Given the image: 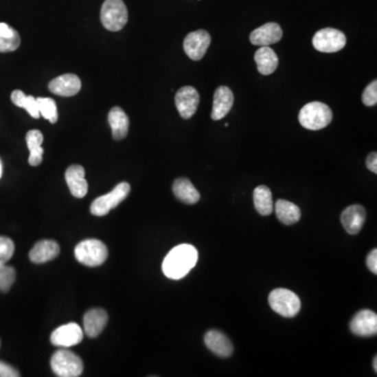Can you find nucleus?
Returning <instances> with one entry per match:
<instances>
[{"mask_svg": "<svg viewBox=\"0 0 377 377\" xmlns=\"http://www.w3.org/2000/svg\"><path fill=\"white\" fill-rule=\"evenodd\" d=\"M198 261V251L191 244H179L173 247L163 259V274L167 278L179 280L194 269Z\"/></svg>", "mask_w": 377, "mask_h": 377, "instance_id": "f257e3e1", "label": "nucleus"}, {"mask_svg": "<svg viewBox=\"0 0 377 377\" xmlns=\"http://www.w3.org/2000/svg\"><path fill=\"white\" fill-rule=\"evenodd\" d=\"M332 121V111L330 107L322 102H311L306 104L300 113L299 122L308 130H321Z\"/></svg>", "mask_w": 377, "mask_h": 377, "instance_id": "f03ea898", "label": "nucleus"}, {"mask_svg": "<svg viewBox=\"0 0 377 377\" xmlns=\"http://www.w3.org/2000/svg\"><path fill=\"white\" fill-rule=\"evenodd\" d=\"M76 259L85 266H100L107 260L108 249L98 239L81 241L75 249Z\"/></svg>", "mask_w": 377, "mask_h": 377, "instance_id": "7ed1b4c3", "label": "nucleus"}, {"mask_svg": "<svg viewBox=\"0 0 377 377\" xmlns=\"http://www.w3.org/2000/svg\"><path fill=\"white\" fill-rule=\"evenodd\" d=\"M269 302L271 309L284 318H293L300 312V298L289 289H274L269 293Z\"/></svg>", "mask_w": 377, "mask_h": 377, "instance_id": "20e7f679", "label": "nucleus"}, {"mask_svg": "<svg viewBox=\"0 0 377 377\" xmlns=\"http://www.w3.org/2000/svg\"><path fill=\"white\" fill-rule=\"evenodd\" d=\"M53 372L59 377H78L83 372V362L71 351L60 349L51 358Z\"/></svg>", "mask_w": 377, "mask_h": 377, "instance_id": "39448f33", "label": "nucleus"}, {"mask_svg": "<svg viewBox=\"0 0 377 377\" xmlns=\"http://www.w3.org/2000/svg\"><path fill=\"white\" fill-rule=\"evenodd\" d=\"M101 21L108 31H121L128 23V10L123 0H106L102 5Z\"/></svg>", "mask_w": 377, "mask_h": 377, "instance_id": "423d86ee", "label": "nucleus"}, {"mask_svg": "<svg viewBox=\"0 0 377 377\" xmlns=\"http://www.w3.org/2000/svg\"><path fill=\"white\" fill-rule=\"evenodd\" d=\"M130 193V185L128 183H121L111 192L98 197L91 205V214L95 216H105L111 209H115L122 201H125Z\"/></svg>", "mask_w": 377, "mask_h": 377, "instance_id": "0eeeda50", "label": "nucleus"}, {"mask_svg": "<svg viewBox=\"0 0 377 377\" xmlns=\"http://www.w3.org/2000/svg\"><path fill=\"white\" fill-rule=\"evenodd\" d=\"M346 36L332 27L320 30L312 38L313 47L321 53H336L346 45Z\"/></svg>", "mask_w": 377, "mask_h": 377, "instance_id": "6e6552de", "label": "nucleus"}, {"mask_svg": "<svg viewBox=\"0 0 377 377\" xmlns=\"http://www.w3.org/2000/svg\"><path fill=\"white\" fill-rule=\"evenodd\" d=\"M211 45V36L205 30L192 32L185 36L183 41V49L187 57L193 61L203 59Z\"/></svg>", "mask_w": 377, "mask_h": 377, "instance_id": "1a4fd4ad", "label": "nucleus"}, {"mask_svg": "<svg viewBox=\"0 0 377 377\" xmlns=\"http://www.w3.org/2000/svg\"><path fill=\"white\" fill-rule=\"evenodd\" d=\"M353 334L363 338H370L377 334V316L369 309H363L355 313L350 322Z\"/></svg>", "mask_w": 377, "mask_h": 377, "instance_id": "9d476101", "label": "nucleus"}, {"mask_svg": "<svg viewBox=\"0 0 377 377\" xmlns=\"http://www.w3.org/2000/svg\"><path fill=\"white\" fill-rule=\"evenodd\" d=\"M84 331L76 323L60 326L53 331L51 335V343L54 346L69 348L80 344L83 340Z\"/></svg>", "mask_w": 377, "mask_h": 377, "instance_id": "9b49d317", "label": "nucleus"}, {"mask_svg": "<svg viewBox=\"0 0 377 377\" xmlns=\"http://www.w3.org/2000/svg\"><path fill=\"white\" fill-rule=\"evenodd\" d=\"M199 93L194 87H183L175 95V105L183 119H189L196 113L199 105Z\"/></svg>", "mask_w": 377, "mask_h": 377, "instance_id": "f8f14e48", "label": "nucleus"}, {"mask_svg": "<svg viewBox=\"0 0 377 377\" xmlns=\"http://www.w3.org/2000/svg\"><path fill=\"white\" fill-rule=\"evenodd\" d=\"M283 32L280 25L276 23H269L251 32L249 36L251 45L258 47H269L276 45L282 39Z\"/></svg>", "mask_w": 377, "mask_h": 377, "instance_id": "ddd939ff", "label": "nucleus"}, {"mask_svg": "<svg viewBox=\"0 0 377 377\" xmlns=\"http://www.w3.org/2000/svg\"><path fill=\"white\" fill-rule=\"evenodd\" d=\"M49 89L60 97H73L81 91V80L73 73L59 76L49 82Z\"/></svg>", "mask_w": 377, "mask_h": 377, "instance_id": "4468645a", "label": "nucleus"}, {"mask_svg": "<svg viewBox=\"0 0 377 377\" xmlns=\"http://www.w3.org/2000/svg\"><path fill=\"white\" fill-rule=\"evenodd\" d=\"M341 221L348 234H358L366 221V209L361 205H350L344 209L341 216Z\"/></svg>", "mask_w": 377, "mask_h": 377, "instance_id": "2eb2a0df", "label": "nucleus"}, {"mask_svg": "<svg viewBox=\"0 0 377 377\" xmlns=\"http://www.w3.org/2000/svg\"><path fill=\"white\" fill-rule=\"evenodd\" d=\"M108 323V315L102 308L87 311L83 318L84 332L89 338H97Z\"/></svg>", "mask_w": 377, "mask_h": 377, "instance_id": "dca6fc26", "label": "nucleus"}, {"mask_svg": "<svg viewBox=\"0 0 377 377\" xmlns=\"http://www.w3.org/2000/svg\"><path fill=\"white\" fill-rule=\"evenodd\" d=\"M205 344L219 358H229L233 354L234 347L225 333L218 330H209L205 335Z\"/></svg>", "mask_w": 377, "mask_h": 377, "instance_id": "f3484780", "label": "nucleus"}, {"mask_svg": "<svg viewBox=\"0 0 377 377\" xmlns=\"http://www.w3.org/2000/svg\"><path fill=\"white\" fill-rule=\"evenodd\" d=\"M65 181L71 194L77 198H83L89 192V183L85 179V170L82 165H71L65 172Z\"/></svg>", "mask_w": 377, "mask_h": 377, "instance_id": "a211bd4d", "label": "nucleus"}, {"mask_svg": "<svg viewBox=\"0 0 377 377\" xmlns=\"http://www.w3.org/2000/svg\"><path fill=\"white\" fill-rule=\"evenodd\" d=\"M234 104V95L227 87H219L214 93L213 99L212 119L220 121L232 109Z\"/></svg>", "mask_w": 377, "mask_h": 377, "instance_id": "6ab92c4d", "label": "nucleus"}, {"mask_svg": "<svg viewBox=\"0 0 377 377\" xmlns=\"http://www.w3.org/2000/svg\"><path fill=\"white\" fill-rule=\"evenodd\" d=\"M59 254L60 247L56 241L42 240L36 243L30 251V260L36 264H41L54 260Z\"/></svg>", "mask_w": 377, "mask_h": 377, "instance_id": "aec40b11", "label": "nucleus"}, {"mask_svg": "<svg viewBox=\"0 0 377 377\" xmlns=\"http://www.w3.org/2000/svg\"><path fill=\"white\" fill-rule=\"evenodd\" d=\"M255 61L259 73L263 76L271 75L275 73L279 65V58L274 49L269 47H261L255 53Z\"/></svg>", "mask_w": 377, "mask_h": 377, "instance_id": "412c9836", "label": "nucleus"}, {"mask_svg": "<svg viewBox=\"0 0 377 377\" xmlns=\"http://www.w3.org/2000/svg\"><path fill=\"white\" fill-rule=\"evenodd\" d=\"M108 122L115 141L125 139L129 131V117L121 107H113L108 113Z\"/></svg>", "mask_w": 377, "mask_h": 377, "instance_id": "4be33fe9", "label": "nucleus"}, {"mask_svg": "<svg viewBox=\"0 0 377 377\" xmlns=\"http://www.w3.org/2000/svg\"><path fill=\"white\" fill-rule=\"evenodd\" d=\"M172 190L175 197L185 205H195L201 199L196 187L187 179H177L173 183Z\"/></svg>", "mask_w": 377, "mask_h": 377, "instance_id": "5701e85b", "label": "nucleus"}, {"mask_svg": "<svg viewBox=\"0 0 377 377\" xmlns=\"http://www.w3.org/2000/svg\"><path fill=\"white\" fill-rule=\"evenodd\" d=\"M277 217L283 225H291L299 222L301 219V209L298 205L290 201L279 199L274 205Z\"/></svg>", "mask_w": 377, "mask_h": 377, "instance_id": "b1692460", "label": "nucleus"}, {"mask_svg": "<svg viewBox=\"0 0 377 377\" xmlns=\"http://www.w3.org/2000/svg\"><path fill=\"white\" fill-rule=\"evenodd\" d=\"M25 139H27V148L30 150V165L37 167L42 163V157L45 153V150L41 147L43 135L39 130H30L27 133Z\"/></svg>", "mask_w": 377, "mask_h": 377, "instance_id": "393cba45", "label": "nucleus"}, {"mask_svg": "<svg viewBox=\"0 0 377 377\" xmlns=\"http://www.w3.org/2000/svg\"><path fill=\"white\" fill-rule=\"evenodd\" d=\"M254 205L257 212L262 216H269L274 211L273 194L266 185H259L254 190Z\"/></svg>", "mask_w": 377, "mask_h": 377, "instance_id": "a878e982", "label": "nucleus"}, {"mask_svg": "<svg viewBox=\"0 0 377 377\" xmlns=\"http://www.w3.org/2000/svg\"><path fill=\"white\" fill-rule=\"evenodd\" d=\"M19 33L7 23H0V53H10L20 47Z\"/></svg>", "mask_w": 377, "mask_h": 377, "instance_id": "bb28decb", "label": "nucleus"}, {"mask_svg": "<svg viewBox=\"0 0 377 377\" xmlns=\"http://www.w3.org/2000/svg\"><path fill=\"white\" fill-rule=\"evenodd\" d=\"M11 100L16 106L25 108L34 119H39L40 113L38 109L37 101L33 95H25L23 91H14L11 95Z\"/></svg>", "mask_w": 377, "mask_h": 377, "instance_id": "cd10ccee", "label": "nucleus"}, {"mask_svg": "<svg viewBox=\"0 0 377 377\" xmlns=\"http://www.w3.org/2000/svg\"><path fill=\"white\" fill-rule=\"evenodd\" d=\"M36 101H37L40 115L49 119L52 124L57 123L58 109L56 102L51 98H37Z\"/></svg>", "mask_w": 377, "mask_h": 377, "instance_id": "c85d7f7f", "label": "nucleus"}, {"mask_svg": "<svg viewBox=\"0 0 377 377\" xmlns=\"http://www.w3.org/2000/svg\"><path fill=\"white\" fill-rule=\"evenodd\" d=\"M16 280V271L14 267L0 265V291L8 293Z\"/></svg>", "mask_w": 377, "mask_h": 377, "instance_id": "c756f323", "label": "nucleus"}, {"mask_svg": "<svg viewBox=\"0 0 377 377\" xmlns=\"http://www.w3.org/2000/svg\"><path fill=\"white\" fill-rule=\"evenodd\" d=\"M15 251V244L12 239L0 236V265L7 264Z\"/></svg>", "mask_w": 377, "mask_h": 377, "instance_id": "7c9ffc66", "label": "nucleus"}, {"mask_svg": "<svg viewBox=\"0 0 377 377\" xmlns=\"http://www.w3.org/2000/svg\"><path fill=\"white\" fill-rule=\"evenodd\" d=\"M363 103L366 106H375L377 104V81L371 82L363 93Z\"/></svg>", "mask_w": 377, "mask_h": 377, "instance_id": "2f4dec72", "label": "nucleus"}, {"mask_svg": "<svg viewBox=\"0 0 377 377\" xmlns=\"http://www.w3.org/2000/svg\"><path fill=\"white\" fill-rule=\"evenodd\" d=\"M20 373L17 369L7 363L0 362V377H19Z\"/></svg>", "mask_w": 377, "mask_h": 377, "instance_id": "473e14b6", "label": "nucleus"}, {"mask_svg": "<svg viewBox=\"0 0 377 377\" xmlns=\"http://www.w3.org/2000/svg\"><path fill=\"white\" fill-rule=\"evenodd\" d=\"M367 266L370 269L371 273L377 274V249H374L370 251V254L367 257Z\"/></svg>", "mask_w": 377, "mask_h": 377, "instance_id": "72a5a7b5", "label": "nucleus"}, {"mask_svg": "<svg viewBox=\"0 0 377 377\" xmlns=\"http://www.w3.org/2000/svg\"><path fill=\"white\" fill-rule=\"evenodd\" d=\"M367 168L371 172L376 174L377 173V155L376 152H371L369 157H367Z\"/></svg>", "mask_w": 377, "mask_h": 377, "instance_id": "f704fd0d", "label": "nucleus"}, {"mask_svg": "<svg viewBox=\"0 0 377 377\" xmlns=\"http://www.w3.org/2000/svg\"><path fill=\"white\" fill-rule=\"evenodd\" d=\"M373 368H374L375 372H377V356L375 355L374 358H373Z\"/></svg>", "mask_w": 377, "mask_h": 377, "instance_id": "c9c22d12", "label": "nucleus"}, {"mask_svg": "<svg viewBox=\"0 0 377 377\" xmlns=\"http://www.w3.org/2000/svg\"><path fill=\"white\" fill-rule=\"evenodd\" d=\"M1 176H3V163L0 161V179H1Z\"/></svg>", "mask_w": 377, "mask_h": 377, "instance_id": "e433bc0d", "label": "nucleus"}]
</instances>
